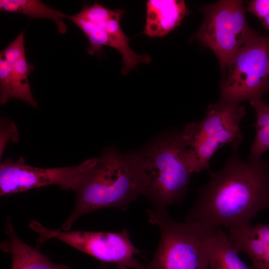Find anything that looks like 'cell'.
I'll use <instances>...</instances> for the list:
<instances>
[{"mask_svg":"<svg viewBox=\"0 0 269 269\" xmlns=\"http://www.w3.org/2000/svg\"><path fill=\"white\" fill-rule=\"evenodd\" d=\"M208 171L210 180L197 190L185 220L208 230L230 229L250 225L259 212L269 208V160H244L232 151L221 169Z\"/></svg>","mask_w":269,"mask_h":269,"instance_id":"1","label":"cell"},{"mask_svg":"<svg viewBox=\"0 0 269 269\" xmlns=\"http://www.w3.org/2000/svg\"><path fill=\"white\" fill-rule=\"evenodd\" d=\"M74 209L60 229L69 231L80 217L116 208L125 210L143 192V174L138 151L121 153L114 147L95 157L74 190Z\"/></svg>","mask_w":269,"mask_h":269,"instance_id":"2","label":"cell"},{"mask_svg":"<svg viewBox=\"0 0 269 269\" xmlns=\"http://www.w3.org/2000/svg\"><path fill=\"white\" fill-rule=\"evenodd\" d=\"M143 174V192L154 210L166 212L181 203L193 172L181 132L169 133L138 151Z\"/></svg>","mask_w":269,"mask_h":269,"instance_id":"3","label":"cell"},{"mask_svg":"<svg viewBox=\"0 0 269 269\" xmlns=\"http://www.w3.org/2000/svg\"><path fill=\"white\" fill-rule=\"evenodd\" d=\"M146 213L160 238L151 261L141 269H209L210 230L195 221H176L167 211L148 209Z\"/></svg>","mask_w":269,"mask_h":269,"instance_id":"4","label":"cell"},{"mask_svg":"<svg viewBox=\"0 0 269 269\" xmlns=\"http://www.w3.org/2000/svg\"><path fill=\"white\" fill-rule=\"evenodd\" d=\"M245 115L240 104L219 100L208 106L202 120L185 127L181 134L193 172L209 170L212 156L226 144L237 151L243 141L240 124Z\"/></svg>","mask_w":269,"mask_h":269,"instance_id":"5","label":"cell"},{"mask_svg":"<svg viewBox=\"0 0 269 269\" xmlns=\"http://www.w3.org/2000/svg\"><path fill=\"white\" fill-rule=\"evenodd\" d=\"M201 10L204 18L194 38L213 51L225 75L233 57L258 33L247 23L242 0H219Z\"/></svg>","mask_w":269,"mask_h":269,"instance_id":"6","label":"cell"},{"mask_svg":"<svg viewBox=\"0 0 269 269\" xmlns=\"http://www.w3.org/2000/svg\"><path fill=\"white\" fill-rule=\"evenodd\" d=\"M269 34L257 33L228 64L219 100L240 104L262 98L269 92Z\"/></svg>","mask_w":269,"mask_h":269,"instance_id":"7","label":"cell"},{"mask_svg":"<svg viewBox=\"0 0 269 269\" xmlns=\"http://www.w3.org/2000/svg\"><path fill=\"white\" fill-rule=\"evenodd\" d=\"M29 227L38 235L37 248L48 240L55 239L103 262L132 269H141L143 266L134 257L140 252L132 242L126 229L118 232L51 230L35 220L30 221Z\"/></svg>","mask_w":269,"mask_h":269,"instance_id":"8","label":"cell"},{"mask_svg":"<svg viewBox=\"0 0 269 269\" xmlns=\"http://www.w3.org/2000/svg\"><path fill=\"white\" fill-rule=\"evenodd\" d=\"M125 11L111 9L95 2L85 4L82 9L72 15H66L86 36L89 41L87 51L90 54L101 51L104 46L111 47L121 54L123 60L122 74L127 75L140 63H148V55H138L129 45L130 38L123 31L120 22Z\"/></svg>","mask_w":269,"mask_h":269,"instance_id":"9","label":"cell"},{"mask_svg":"<svg viewBox=\"0 0 269 269\" xmlns=\"http://www.w3.org/2000/svg\"><path fill=\"white\" fill-rule=\"evenodd\" d=\"M95 157L75 166L40 168L27 164L23 157L9 158L0 165V195H10L34 188L57 185L63 189L75 190Z\"/></svg>","mask_w":269,"mask_h":269,"instance_id":"10","label":"cell"},{"mask_svg":"<svg viewBox=\"0 0 269 269\" xmlns=\"http://www.w3.org/2000/svg\"><path fill=\"white\" fill-rule=\"evenodd\" d=\"M34 66L28 63L25 55L10 60L0 58V103L3 105L8 100L18 99L36 108L28 80V74Z\"/></svg>","mask_w":269,"mask_h":269,"instance_id":"11","label":"cell"},{"mask_svg":"<svg viewBox=\"0 0 269 269\" xmlns=\"http://www.w3.org/2000/svg\"><path fill=\"white\" fill-rule=\"evenodd\" d=\"M229 240L250 257L251 269H269V223L230 229Z\"/></svg>","mask_w":269,"mask_h":269,"instance_id":"12","label":"cell"},{"mask_svg":"<svg viewBox=\"0 0 269 269\" xmlns=\"http://www.w3.org/2000/svg\"><path fill=\"white\" fill-rule=\"evenodd\" d=\"M188 13L183 0H148L143 33L150 37H162L180 25Z\"/></svg>","mask_w":269,"mask_h":269,"instance_id":"13","label":"cell"},{"mask_svg":"<svg viewBox=\"0 0 269 269\" xmlns=\"http://www.w3.org/2000/svg\"><path fill=\"white\" fill-rule=\"evenodd\" d=\"M4 232L8 239L1 243L0 248L11 256L10 269H72L66 265L54 264L37 248L22 241L14 231L10 216L6 218Z\"/></svg>","mask_w":269,"mask_h":269,"instance_id":"14","label":"cell"},{"mask_svg":"<svg viewBox=\"0 0 269 269\" xmlns=\"http://www.w3.org/2000/svg\"><path fill=\"white\" fill-rule=\"evenodd\" d=\"M207 245L209 269H251L241 260L221 228L209 230Z\"/></svg>","mask_w":269,"mask_h":269,"instance_id":"15","label":"cell"},{"mask_svg":"<svg viewBox=\"0 0 269 269\" xmlns=\"http://www.w3.org/2000/svg\"><path fill=\"white\" fill-rule=\"evenodd\" d=\"M0 11L19 13L33 19L47 18L55 23L61 34L67 30L63 20L67 15L38 0H0Z\"/></svg>","mask_w":269,"mask_h":269,"instance_id":"16","label":"cell"},{"mask_svg":"<svg viewBox=\"0 0 269 269\" xmlns=\"http://www.w3.org/2000/svg\"><path fill=\"white\" fill-rule=\"evenodd\" d=\"M256 114V135L248 158L257 159L269 149V105L262 98L249 101Z\"/></svg>","mask_w":269,"mask_h":269,"instance_id":"17","label":"cell"},{"mask_svg":"<svg viewBox=\"0 0 269 269\" xmlns=\"http://www.w3.org/2000/svg\"><path fill=\"white\" fill-rule=\"evenodd\" d=\"M246 10L260 19L264 27L269 30V0L251 1Z\"/></svg>","mask_w":269,"mask_h":269,"instance_id":"18","label":"cell"},{"mask_svg":"<svg viewBox=\"0 0 269 269\" xmlns=\"http://www.w3.org/2000/svg\"><path fill=\"white\" fill-rule=\"evenodd\" d=\"M100 269H107L106 267H102ZM116 269H127V267L124 266H118Z\"/></svg>","mask_w":269,"mask_h":269,"instance_id":"19","label":"cell"},{"mask_svg":"<svg viewBox=\"0 0 269 269\" xmlns=\"http://www.w3.org/2000/svg\"></svg>","mask_w":269,"mask_h":269,"instance_id":"20","label":"cell"}]
</instances>
